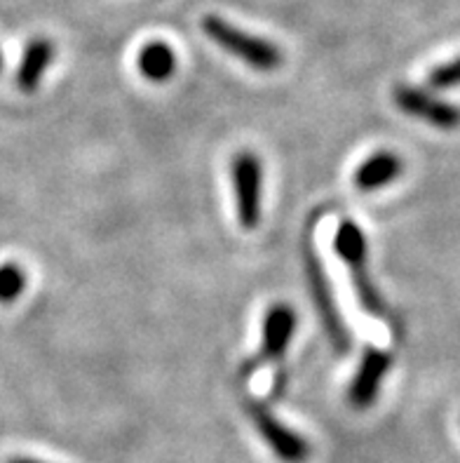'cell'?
Masks as SVG:
<instances>
[{
	"label": "cell",
	"mask_w": 460,
	"mask_h": 463,
	"mask_svg": "<svg viewBox=\"0 0 460 463\" xmlns=\"http://www.w3.org/2000/svg\"><path fill=\"white\" fill-rule=\"evenodd\" d=\"M333 252L343 259L361 308L376 320H388V306L369 273L367 235L352 219H343L338 223L336 233H333Z\"/></svg>",
	"instance_id": "cell-1"
},
{
	"label": "cell",
	"mask_w": 460,
	"mask_h": 463,
	"mask_svg": "<svg viewBox=\"0 0 460 463\" xmlns=\"http://www.w3.org/2000/svg\"><path fill=\"white\" fill-rule=\"evenodd\" d=\"M298 316L289 304H273L263 316L261 346L251 355L242 367V376L249 379L251 374L270 363L285 358L286 348L292 344L294 332H296Z\"/></svg>",
	"instance_id": "cell-5"
},
{
	"label": "cell",
	"mask_w": 460,
	"mask_h": 463,
	"mask_svg": "<svg viewBox=\"0 0 460 463\" xmlns=\"http://www.w3.org/2000/svg\"><path fill=\"white\" fill-rule=\"evenodd\" d=\"M54 59V43L50 38H33L29 41L26 50L22 54V61H19L17 76H14V82L17 88L22 90L23 94H33L38 90V85L45 78V71L50 69Z\"/></svg>",
	"instance_id": "cell-10"
},
{
	"label": "cell",
	"mask_w": 460,
	"mask_h": 463,
	"mask_svg": "<svg viewBox=\"0 0 460 463\" xmlns=\"http://www.w3.org/2000/svg\"><path fill=\"white\" fill-rule=\"evenodd\" d=\"M245 410L249 414L254 429L258 430L263 440L268 442V447L273 449V454L280 461L285 463H304L310 457V445L304 435H298L296 430H292L289 426L275 417L273 411L263 402L257 400H247Z\"/></svg>",
	"instance_id": "cell-6"
},
{
	"label": "cell",
	"mask_w": 460,
	"mask_h": 463,
	"mask_svg": "<svg viewBox=\"0 0 460 463\" xmlns=\"http://www.w3.org/2000/svg\"><path fill=\"white\" fill-rule=\"evenodd\" d=\"M139 73L151 82H167L176 71V52L167 43L153 41L139 50L136 57Z\"/></svg>",
	"instance_id": "cell-11"
},
{
	"label": "cell",
	"mask_w": 460,
	"mask_h": 463,
	"mask_svg": "<svg viewBox=\"0 0 460 463\" xmlns=\"http://www.w3.org/2000/svg\"><path fill=\"white\" fill-rule=\"evenodd\" d=\"M392 367V355L383 348L369 346L364 348V355L360 360V367H357L355 379L350 382L348 388V400L350 405L357 407V410H367L376 402L380 393V386H383L385 374L390 372Z\"/></svg>",
	"instance_id": "cell-8"
},
{
	"label": "cell",
	"mask_w": 460,
	"mask_h": 463,
	"mask_svg": "<svg viewBox=\"0 0 460 463\" xmlns=\"http://www.w3.org/2000/svg\"><path fill=\"white\" fill-rule=\"evenodd\" d=\"M7 463H47V461H38V458H29V457H14Z\"/></svg>",
	"instance_id": "cell-14"
},
{
	"label": "cell",
	"mask_w": 460,
	"mask_h": 463,
	"mask_svg": "<svg viewBox=\"0 0 460 463\" xmlns=\"http://www.w3.org/2000/svg\"><path fill=\"white\" fill-rule=\"evenodd\" d=\"M202 31L211 43H216L221 50L233 54L239 61H245L251 69L275 71L280 69L282 61H285V54L275 43L238 29V26H233L219 14H204Z\"/></svg>",
	"instance_id": "cell-2"
},
{
	"label": "cell",
	"mask_w": 460,
	"mask_h": 463,
	"mask_svg": "<svg viewBox=\"0 0 460 463\" xmlns=\"http://www.w3.org/2000/svg\"><path fill=\"white\" fill-rule=\"evenodd\" d=\"M3 69H5V59H3V52H0V73H3Z\"/></svg>",
	"instance_id": "cell-15"
},
{
	"label": "cell",
	"mask_w": 460,
	"mask_h": 463,
	"mask_svg": "<svg viewBox=\"0 0 460 463\" xmlns=\"http://www.w3.org/2000/svg\"><path fill=\"white\" fill-rule=\"evenodd\" d=\"M305 276H308L313 304L317 308V316H320V323L326 332V339L333 346V351L345 355L350 346H352V336H350V329L345 325L343 316L338 311V304L333 299V289L329 285V276H326L324 266H322L320 257L313 250L305 252Z\"/></svg>",
	"instance_id": "cell-3"
},
{
	"label": "cell",
	"mask_w": 460,
	"mask_h": 463,
	"mask_svg": "<svg viewBox=\"0 0 460 463\" xmlns=\"http://www.w3.org/2000/svg\"><path fill=\"white\" fill-rule=\"evenodd\" d=\"M392 101L402 113L418 118L423 123L439 129H455L460 125V106L439 99L437 94L414 85H397L392 90Z\"/></svg>",
	"instance_id": "cell-7"
},
{
	"label": "cell",
	"mask_w": 460,
	"mask_h": 463,
	"mask_svg": "<svg viewBox=\"0 0 460 463\" xmlns=\"http://www.w3.org/2000/svg\"><path fill=\"white\" fill-rule=\"evenodd\" d=\"M427 85L435 90H449L460 85V57L444 61V64L435 66L427 76Z\"/></svg>",
	"instance_id": "cell-13"
},
{
	"label": "cell",
	"mask_w": 460,
	"mask_h": 463,
	"mask_svg": "<svg viewBox=\"0 0 460 463\" xmlns=\"http://www.w3.org/2000/svg\"><path fill=\"white\" fill-rule=\"evenodd\" d=\"M233 175L235 205L238 222L245 231H254L261 223V194H263V163L254 151H239L230 163Z\"/></svg>",
	"instance_id": "cell-4"
},
{
	"label": "cell",
	"mask_w": 460,
	"mask_h": 463,
	"mask_svg": "<svg viewBox=\"0 0 460 463\" xmlns=\"http://www.w3.org/2000/svg\"><path fill=\"white\" fill-rule=\"evenodd\" d=\"M26 270L14 261L0 266V306H10L19 299L26 289Z\"/></svg>",
	"instance_id": "cell-12"
},
{
	"label": "cell",
	"mask_w": 460,
	"mask_h": 463,
	"mask_svg": "<svg viewBox=\"0 0 460 463\" xmlns=\"http://www.w3.org/2000/svg\"><path fill=\"white\" fill-rule=\"evenodd\" d=\"M404 172V160L392 151H379L369 156L352 175V184L361 194H373L379 188H385Z\"/></svg>",
	"instance_id": "cell-9"
}]
</instances>
